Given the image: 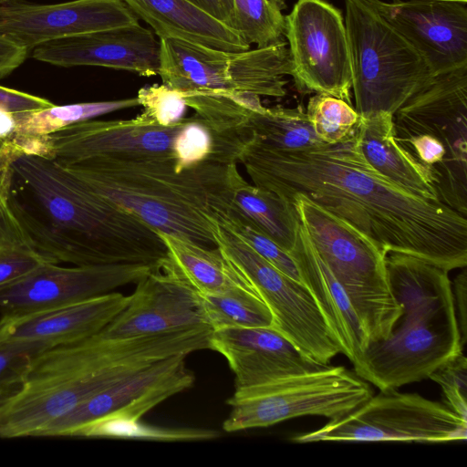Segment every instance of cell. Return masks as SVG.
Wrapping results in <instances>:
<instances>
[{
	"label": "cell",
	"mask_w": 467,
	"mask_h": 467,
	"mask_svg": "<svg viewBox=\"0 0 467 467\" xmlns=\"http://www.w3.org/2000/svg\"><path fill=\"white\" fill-rule=\"evenodd\" d=\"M234 29L233 0H188Z\"/></svg>",
	"instance_id": "7bdbcfd3"
},
{
	"label": "cell",
	"mask_w": 467,
	"mask_h": 467,
	"mask_svg": "<svg viewBox=\"0 0 467 467\" xmlns=\"http://www.w3.org/2000/svg\"><path fill=\"white\" fill-rule=\"evenodd\" d=\"M231 164L204 161L180 171L174 160L159 158L96 159L59 165L154 230L212 248L217 246L216 213L231 203Z\"/></svg>",
	"instance_id": "277c9868"
},
{
	"label": "cell",
	"mask_w": 467,
	"mask_h": 467,
	"mask_svg": "<svg viewBox=\"0 0 467 467\" xmlns=\"http://www.w3.org/2000/svg\"><path fill=\"white\" fill-rule=\"evenodd\" d=\"M355 109L394 114L434 77L370 0H344Z\"/></svg>",
	"instance_id": "ba28073f"
},
{
	"label": "cell",
	"mask_w": 467,
	"mask_h": 467,
	"mask_svg": "<svg viewBox=\"0 0 467 467\" xmlns=\"http://www.w3.org/2000/svg\"><path fill=\"white\" fill-rule=\"evenodd\" d=\"M28 51L0 36V78L8 76L26 58Z\"/></svg>",
	"instance_id": "b9f144b4"
},
{
	"label": "cell",
	"mask_w": 467,
	"mask_h": 467,
	"mask_svg": "<svg viewBox=\"0 0 467 467\" xmlns=\"http://www.w3.org/2000/svg\"><path fill=\"white\" fill-rule=\"evenodd\" d=\"M317 253L344 289L368 345L389 337L402 311L387 276V252L362 232L310 199L288 201Z\"/></svg>",
	"instance_id": "52a82bcc"
},
{
	"label": "cell",
	"mask_w": 467,
	"mask_h": 467,
	"mask_svg": "<svg viewBox=\"0 0 467 467\" xmlns=\"http://www.w3.org/2000/svg\"><path fill=\"white\" fill-rule=\"evenodd\" d=\"M368 383L345 367L291 375L263 385L234 390L226 403L232 410L223 423L227 432L268 427L302 416L336 420L371 396Z\"/></svg>",
	"instance_id": "30bf717a"
},
{
	"label": "cell",
	"mask_w": 467,
	"mask_h": 467,
	"mask_svg": "<svg viewBox=\"0 0 467 467\" xmlns=\"http://www.w3.org/2000/svg\"><path fill=\"white\" fill-rule=\"evenodd\" d=\"M167 247L163 262L201 296L256 294L245 275L216 247L157 231Z\"/></svg>",
	"instance_id": "484cf974"
},
{
	"label": "cell",
	"mask_w": 467,
	"mask_h": 467,
	"mask_svg": "<svg viewBox=\"0 0 467 467\" xmlns=\"http://www.w3.org/2000/svg\"><path fill=\"white\" fill-rule=\"evenodd\" d=\"M285 0H233L234 30L248 45H274L285 39Z\"/></svg>",
	"instance_id": "f546056e"
},
{
	"label": "cell",
	"mask_w": 467,
	"mask_h": 467,
	"mask_svg": "<svg viewBox=\"0 0 467 467\" xmlns=\"http://www.w3.org/2000/svg\"><path fill=\"white\" fill-rule=\"evenodd\" d=\"M211 327L109 337L99 332L35 354L21 385L0 400V437L38 436L93 395L161 359L210 349Z\"/></svg>",
	"instance_id": "3957f363"
},
{
	"label": "cell",
	"mask_w": 467,
	"mask_h": 467,
	"mask_svg": "<svg viewBox=\"0 0 467 467\" xmlns=\"http://www.w3.org/2000/svg\"><path fill=\"white\" fill-rule=\"evenodd\" d=\"M358 123L338 143L301 150H273L250 138L238 161L254 185L287 202L296 194L306 196L387 253L410 254L448 272L466 267L467 218L376 171L360 150Z\"/></svg>",
	"instance_id": "6da1fadb"
},
{
	"label": "cell",
	"mask_w": 467,
	"mask_h": 467,
	"mask_svg": "<svg viewBox=\"0 0 467 467\" xmlns=\"http://www.w3.org/2000/svg\"><path fill=\"white\" fill-rule=\"evenodd\" d=\"M5 171L6 167L0 163V245H26L22 233L7 204Z\"/></svg>",
	"instance_id": "f35d334b"
},
{
	"label": "cell",
	"mask_w": 467,
	"mask_h": 467,
	"mask_svg": "<svg viewBox=\"0 0 467 467\" xmlns=\"http://www.w3.org/2000/svg\"><path fill=\"white\" fill-rule=\"evenodd\" d=\"M285 23L297 91L329 95L351 105L352 74L341 11L326 0H297Z\"/></svg>",
	"instance_id": "4fadbf2b"
},
{
	"label": "cell",
	"mask_w": 467,
	"mask_h": 467,
	"mask_svg": "<svg viewBox=\"0 0 467 467\" xmlns=\"http://www.w3.org/2000/svg\"><path fill=\"white\" fill-rule=\"evenodd\" d=\"M53 105L47 99L0 86V109L12 113L38 110Z\"/></svg>",
	"instance_id": "ab89813d"
},
{
	"label": "cell",
	"mask_w": 467,
	"mask_h": 467,
	"mask_svg": "<svg viewBox=\"0 0 467 467\" xmlns=\"http://www.w3.org/2000/svg\"><path fill=\"white\" fill-rule=\"evenodd\" d=\"M213 234L217 247L245 275L268 306L273 327L306 355L329 365L341 349L308 288L273 266L216 219Z\"/></svg>",
	"instance_id": "8fae6325"
},
{
	"label": "cell",
	"mask_w": 467,
	"mask_h": 467,
	"mask_svg": "<svg viewBox=\"0 0 467 467\" xmlns=\"http://www.w3.org/2000/svg\"><path fill=\"white\" fill-rule=\"evenodd\" d=\"M0 247H1V245H0Z\"/></svg>",
	"instance_id": "bcb514c9"
},
{
	"label": "cell",
	"mask_w": 467,
	"mask_h": 467,
	"mask_svg": "<svg viewBox=\"0 0 467 467\" xmlns=\"http://www.w3.org/2000/svg\"><path fill=\"white\" fill-rule=\"evenodd\" d=\"M212 430L167 429L144 424L140 420L128 422H93L74 430L69 436L88 438L146 439L155 441H195L216 438Z\"/></svg>",
	"instance_id": "d6a6232c"
},
{
	"label": "cell",
	"mask_w": 467,
	"mask_h": 467,
	"mask_svg": "<svg viewBox=\"0 0 467 467\" xmlns=\"http://www.w3.org/2000/svg\"><path fill=\"white\" fill-rule=\"evenodd\" d=\"M32 57L59 67L96 66L152 77L159 75L161 42L138 23L48 41L36 47Z\"/></svg>",
	"instance_id": "ffe728a7"
},
{
	"label": "cell",
	"mask_w": 467,
	"mask_h": 467,
	"mask_svg": "<svg viewBox=\"0 0 467 467\" xmlns=\"http://www.w3.org/2000/svg\"><path fill=\"white\" fill-rule=\"evenodd\" d=\"M16 129L15 113L0 109V141L9 140Z\"/></svg>",
	"instance_id": "ee69618b"
},
{
	"label": "cell",
	"mask_w": 467,
	"mask_h": 467,
	"mask_svg": "<svg viewBox=\"0 0 467 467\" xmlns=\"http://www.w3.org/2000/svg\"><path fill=\"white\" fill-rule=\"evenodd\" d=\"M370 1L416 48L432 76L467 65V1Z\"/></svg>",
	"instance_id": "d6986e66"
},
{
	"label": "cell",
	"mask_w": 467,
	"mask_h": 467,
	"mask_svg": "<svg viewBox=\"0 0 467 467\" xmlns=\"http://www.w3.org/2000/svg\"><path fill=\"white\" fill-rule=\"evenodd\" d=\"M466 438L467 421L445 404L392 389L372 395L348 415L292 441L443 442Z\"/></svg>",
	"instance_id": "7c38bea8"
},
{
	"label": "cell",
	"mask_w": 467,
	"mask_h": 467,
	"mask_svg": "<svg viewBox=\"0 0 467 467\" xmlns=\"http://www.w3.org/2000/svg\"><path fill=\"white\" fill-rule=\"evenodd\" d=\"M50 263L26 244L0 247V286L13 283Z\"/></svg>",
	"instance_id": "74e56055"
},
{
	"label": "cell",
	"mask_w": 467,
	"mask_h": 467,
	"mask_svg": "<svg viewBox=\"0 0 467 467\" xmlns=\"http://www.w3.org/2000/svg\"><path fill=\"white\" fill-rule=\"evenodd\" d=\"M452 292L461 339L464 346L467 335V272L465 267H462V272L453 280Z\"/></svg>",
	"instance_id": "60d3db41"
},
{
	"label": "cell",
	"mask_w": 467,
	"mask_h": 467,
	"mask_svg": "<svg viewBox=\"0 0 467 467\" xmlns=\"http://www.w3.org/2000/svg\"><path fill=\"white\" fill-rule=\"evenodd\" d=\"M215 219L228 226L276 269L292 279L302 282L296 265L290 254L230 206L224 212H218Z\"/></svg>",
	"instance_id": "836d02e7"
},
{
	"label": "cell",
	"mask_w": 467,
	"mask_h": 467,
	"mask_svg": "<svg viewBox=\"0 0 467 467\" xmlns=\"http://www.w3.org/2000/svg\"><path fill=\"white\" fill-rule=\"evenodd\" d=\"M464 1H467V0H464Z\"/></svg>",
	"instance_id": "f6af8a7d"
},
{
	"label": "cell",
	"mask_w": 467,
	"mask_h": 467,
	"mask_svg": "<svg viewBox=\"0 0 467 467\" xmlns=\"http://www.w3.org/2000/svg\"><path fill=\"white\" fill-rule=\"evenodd\" d=\"M122 1L159 38L187 40L226 51L250 49L234 29L188 0Z\"/></svg>",
	"instance_id": "cb8c5ba5"
},
{
	"label": "cell",
	"mask_w": 467,
	"mask_h": 467,
	"mask_svg": "<svg viewBox=\"0 0 467 467\" xmlns=\"http://www.w3.org/2000/svg\"><path fill=\"white\" fill-rule=\"evenodd\" d=\"M289 254L296 265L302 283L312 294L341 353L353 362L367 348L368 339L347 294L301 223Z\"/></svg>",
	"instance_id": "603a6c76"
},
{
	"label": "cell",
	"mask_w": 467,
	"mask_h": 467,
	"mask_svg": "<svg viewBox=\"0 0 467 467\" xmlns=\"http://www.w3.org/2000/svg\"><path fill=\"white\" fill-rule=\"evenodd\" d=\"M358 142L365 159L380 174L418 196L439 201L429 172L396 140L393 114L361 117Z\"/></svg>",
	"instance_id": "d4e9b609"
},
{
	"label": "cell",
	"mask_w": 467,
	"mask_h": 467,
	"mask_svg": "<svg viewBox=\"0 0 467 467\" xmlns=\"http://www.w3.org/2000/svg\"><path fill=\"white\" fill-rule=\"evenodd\" d=\"M399 144L431 175L438 200L467 215V65L434 76L393 114Z\"/></svg>",
	"instance_id": "8992f818"
},
{
	"label": "cell",
	"mask_w": 467,
	"mask_h": 467,
	"mask_svg": "<svg viewBox=\"0 0 467 467\" xmlns=\"http://www.w3.org/2000/svg\"><path fill=\"white\" fill-rule=\"evenodd\" d=\"M246 129L254 141L273 150L294 151L323 144L301 106L264 107L250 115Z\"/></svg>",
	"instance_id": "83f0119b"
},
{
	"label": "cell",
	"mask_w": 467,
	"mask_h": 467,
	"mask_svg": "<svg viewBox=\"0 0 467 467\" xmlns=\"http://www.w3.org/2000/svg\"><path fill=\"white\" fill-rule=\"evenodd\" d=\"M157 269L143 264L65 267L47 263L0 286V313L21 316L86 300L137 283Z\"/></svg>",
	"instance_id": "2e32d148"
},
{
	"label": "cell",
	"mask_w": 467,
	"mask_h": 467,
	"mask_svg": "<svg viewBox=\"0 0 467 467\" xmlns=\"http://www.w3.org/2000/svg\"><path fill=\"white\" fill-rule=\"evenodd\" d=\"M136 98L143 108L141 114L161 126L182 120L188 107L179 91L164 84L145 86L139 89Z\"/></svg>",
	"instance_id": "e575fe53"
},
{
	"label": "cell",
	"mask_w": 467,
	"mask_h": 467,
	"mask_svg": "<svg viewBox=\"0 0 467 467\" xmlns=\"http://www.w3.org/2000/svg\"><path fill=\"white\" fill-rule=\"evenodd\" d=\"M5 191L26 245L50 263L161 268L167 258L156 230L96 194L51 158L13 156Z\"/></svg>",
	"instance_id": "7a4b0ae2"
},
{
	"label": "cell",
	"mask_w": 467,
	"mask_h": 467,
	"mask_svg": "<svg viewBox=\"0 0 467 467\" xmlns=\"http://www.w3.org/2000/svg\"><path fill=\"white\" fill-rule=\"evenodd\" d=\"M230 207L286 252L293 248L300 222L293 204L273 192L250 184L237 163L230 166Z\"/></svg>",
	"instance_id": "4316f807"
},
{
	"label": "cell",
	"mask_w": 467,
	"mask_h": 467,
	"mask_svg": "<svg viewBox=\"0 0 467 467\" xmlns=\"http://www.w3.org/2000/svg\"><path fill=\"white\" fill-rule=\"evenodd\" d=\"M386 270L401 314L387 338L369 343L352 362L380 391L428 379L463 347L448 271L400 253L387 254Z\"/></svg>",
	"instance_id": "5b68a950"
},
{
	"label": "cell",
	"mask_w": 467,
	"mask_h": 467,
	"mask_svg": "<svg viewBox=\"0 0 467 467\" xmlns=\"http://www.w3.org/2000/svg\"><path fill=\"white\" fill-rule=\"evenodd\" d=\"M202 297L209 325L213 329L274 325L271 311L259 295H207Z\"/></svg>",
	"instance_id": "4dcf8cb0"
},
{
	"label": "cell",
	"mask_w": 467,
	"mask_h": 467,
	"mask_svg": "<svg viewBox=\"0 0 467 467\" xmlns=\"http://www.w3.org/2000/svg\"><path fill=\"white\" fill-rule=\"evenodd\" d=\"M138 106L137 98H131L62 106L54 104L38 110L16 113V129L11 138H42L73 124Z\"/></svg>",
	"instance_id": "f1b7e54d"
},
{
	"label": "cell",
	"mask_w": 467,
	"mask_h": 467,
	"mask_svg": "<svg viewBox=\"0 0 467 467\" xmlns=\"http://www.w3.org/2000/svg\"><path fill=\"white\" fill-rule=\"evenodd\" d=\"M306 113L317 138L326 144H336L357 127L361 116L347 101L326 94L312 96Z\"/></svg>",
	"instance_id": "1f68e13d"
},
{
	"label": "cell",
	"mask_w": 467,
	"mask_h": 467,
	"mask_svg": "<svg viewBox=\"0 0 467 467\" xmlns=\"http://www.w3.org/2000/svg\"><path fill=\"white\" fill-rule=\"evenodd\" d=\"M188 119L171 126L141 113L131 119L85 120L43 137L45 157L62 165L96 159L174 160V141Z\"/></svg>",
	"instance_id": "5bb4252c"
},
{
	"label": "cell",
	"mask_w": 467,
	"mask_h": 467,
	"mask_svg": "<svg viewBox=\"0 0 467 467\" xmlns=\"http://www.w3.org/2000/svg\"><path fill=\"white\" fill-rule=\"evenodd\" d=\"M210 349L226 358L235 377V390L328 366L306 355L273 326L213 329Z\"/></svg>",
	"instance_id": "44dd1931"
},
{
	"label": "cell",
	"mask_w": 467,
	"mask_h": 467,
	"mask_svg": "<svg viewBox=\"0 0 467 467\" xmlns=\"http://www.w3.org/2000/svg\"><path fill=\"white\" fill-rule=\"evenodd\" d=\"M428 378L441 386L445 405L467 421V359L463 352L441 364Z\"/></svg>",
	"instance_id": "d590c367"
},
{
	"label": "cell",
	"mask_w": 467,
	"mask_h": 467,
	"mask_svg": "<svg viewBox=\"0 0 467 467\" xmlns=\"http://www.w3.org/2000/svg\"><path fill=\"white\" fill-rule=\"evenodd\" d=\"M186 355H176L138 371L93 395L47 425L38 436H69L92 422L140 420L158 404L192 387L194 375L185 366Z\"/></svg>",
	"instance_id": "9a60e30c"
},
{
	"label": "cell",
	"mask_w": 467,
	"mask_h": 467,
	"mask_svg": "<svg viewBox=\"0 0 467 467\" xmlns=\"http://www.w3.org/2000/svg\"><path fill=\"white\" fill-rule=\"evenodd\" d=\"M162 84L182 95L197 92H248L281 98L291 59L284 39L265 47L226 51L175 38H159Z\"/></svg>",
	"instance_id": "9c48e42d"
},
{
	"label": "cell",
	"mask_w": 467,
	"mask_h": 467,
	"mask_svg": "<svg viewBox=\"0 0 467 467\" xmlns=\"http://www.w3.org/2000/svg\"><path fill=\"white\" fill-rule=\"evenodd\" d=\"M139 23L122 0H73L40 5L0 0V36L32 51L58 38Z\"/></svg>",
	"instance_id": "e0dca14e"
},
{
	"label": "cell",
	"mask_w": 467,
	"mask_h": 467,
	"mask_svg": "<svg viewBox=\"0 0 467 467\" xmlns=\"http://www.w3.org/2000/svg\"><path fill=\"white\" fill-rule=\"evenodd\" d=\"M40 351L41 348L34 344L0 342V400L21 385L33 356Z\"/></svg>",
	"instance_id": "8d00e7d4"
},
{
	"label": "cell",
	"mask_w": 467,
	"mask_h": 467,
	"mask_svg": "<svg viewBox=\"0 0 467 467\" xmlns=\"http://www.w3.org/2000/svg\"><path fill=\"white\" fill-rule=\"evenodd\" d=\"M136 284L126 307L100 331L105 337L149 336L211 327L202 296L166 264Z\"/></svg>",
	"instance_id": "ac0fdd59"
},
{
	"label": "cell",
	"mask_w": 467,
	"mask_h": 467,
	"mask_svg": "<svg viewBox=\"0 0 467 467\" xmlns=\"http://www.w3.org/2000/svg\"><path fill=\"white\" fill-rule=\"evenodd\" d=\"M130 296L109 292L86 300L0 319V342L50 347L100 332L128 305Z\"/></svg>",
	"instance_id": "7402d4cb"
}]
</instances>
